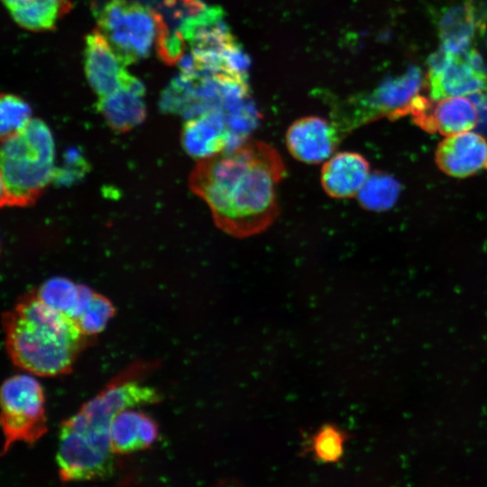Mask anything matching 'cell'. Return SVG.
I'll return each instance as SVG.
<instances>
[{"label": "cell", "mask_w": 487, "mask_h": 487, "mask_svg": "<svg viewBox=\"0 0 487 487\" xmlns=\"http://www.w3.org/2000/svg\"><path fill=\"white\" fill-rule=\"evenodd\" d=\"M284 175L282 159L272 146L245 141L198 161L188 182L208 206L216 225L242 238L273 223L279 214L277 188Z\"/></svg>", "instance_id": "cell-1"}, {"label": "cell", "mask_w": 487, "mask_h": 487, "mask_svg": "<svg viewBox=\"0 0 487 487\" xmlns=\"http://www.w3.org/2000/svg\"><path fill=\"white\" fill-rule=\"evenodd\" d=\"M152 363L136 362L119 372L92 400L62 421L56 461L63 482L98 480L115 472L110 432L115 416L125 409L158 403L161 393L142 384Z\"/></svg>", "instance_id": "cell-2"}, {"label": "cell", "mask_w": 487, "mask_h": 487, "mask_svg": "<svg viewBox=\"0 0 487 487\" xmlns=\"http://www.w3.org/2000/svg\"><path fill=\"white\" fill-rule=\"evenodd\" d=\"M2 326L12 363L38 376L70 372L79 354L94 338L45 305L35 291L24 294L13 309L2 315Z\"/></svg>", "instance_id": "cell-3"}, {"label": "cell", "mask_w": 487, "mask_h": 487, "mask_svg": "<svg viewBox=\"0 0 487 487\" xmlns=\"http://www.w3.org/2000/svg\"><path fill=\"white\" fill-rule=\"evenodd\" d=\"M54 151L51 130L40 119L2 140L1 206L34 203L55 176Z\"/></svg>", "instance_id": "cell-4"}, {"label": "cell", "mask_w": 487, "mask_h": 487, "mask_svg": "<svg viewBox=\"0 0 487 487\" xmlns=\"http://www.w3.org/2000/svg\"><path fill=\"white\" fill-rule=\"evenodd\" d=\"M178 31L190 48L196 72L247 78L250 60L223 20L217 7L188 14Z\"/></svg>", "instance_id": "cell-5"}, {"label": "cell", "mask_w": 487, "mask_h": 487, "mask_svg": "<svg viewBox=\"0 0 487 487\" xmlns=\"http://www.w3.org/2000/svg\"><path fill=\"white\" fill-rule=\"evenodd\" d=\"M96 17L98 30L126 65L150 54L165 23L158 12L129 0H109Z\"/></svg>", "instance_id": "cell-6"}, {"label": "cell", "mask_w": 487, "mask_h": 487, "mask_svg": "<svg viewBox=\"0 0 487 487\" xmlns=\"http://www.w3.org/2000/svg\"><path fill=\"white\" fill-rule=\"evenodd\" d=\"M2 455L18 441L32 445L47 432L45 399L41 384L28 374L7 378L1 386Z\"/></svg>", "instance_id": "cell-7"}, {"label": "cell", "mask_w": 487, "mask_h": 487, "mask_svg": "<svg viewBox=\"0 0 487 487\" xmlns=\"http://www.w3.org/2000/svg\"><path fill=\"white\" fill-rule=\"evenodd\" d=\"M427 63V82L433 100L487 90V73L473 50L457 53L442 46Z\"/></svg>", "instance_id": "cell-8"}, {"label": "cell", "mask_w": 487, "mask_h": 487, "mask_svg": "<svg viewBox=\"0 0 487 487\" xmlns=\"http://www.w3.org/2000/svg\"><path fill=\"white\" fill-rule=\"evenodd\" d=\"M422 85L419 69L410 67L403 74L381 83L372 93L354 102L356 124L380 115L397 117L409 113Z\"/></svg>", "instance_id": "cell-9"}, {"label": "cell", "mask_w": 487, "mask_h": 487, "mask_svg": "<svg viewBox=\"0 0 487 487\" xmlns=\"http://www.w3.org/2000/svg\"><path fill=\"white\" fill-rule=\"evenodd\" d=\"M432 104L418 96L412 102L409 114L414 121L427 132L446 136L471 131L478 121L474 103L462 96H452Z\"/></svg>", "instance_id": "cell-10"}, {"label": "cell", "mask_w": 487, "mask_h": 487, "mask_svg": "<svg viewBox=\"0 0 487 487\" xmlns=\"http://www.w3.org/2000/svg\"><path fill=\"white\" fill-rule=\"evenodd\" d=\"M339 143L336 126L319 116H307L295 121L286 133L289 153L309 164L325 162Z\"/></svg>", "instance_id": "cell-11"}, {"label": "cell", "mask_w": 487, "mask_h": 487, "mask_svg": "<svg viewBox=\"0 0 487 487\" xmlns=\"http://www.w3.org/2000/svg\"><path fill=\"white\" fill-rule=\"evenodd\" d=\"M84 56L87 78L98 96L115 91L131 77L127 65L98 29L87 36Z\"/></svg>", "instance_id": "cell-12"}, {"label": "cell", "mask_w": 487, "mask_h": 487, "mask_svg": "<svg viewBox=\"0 0 487 487\" xmlns=\"http://www.w3.org/2000/svg\"><path fill=\"white\" fill-rule=\"evenodd\" d=\"M232 139L221 108H212L188 118L180 137L183 149L198 161L211 158L232 147Z\"/></svg>", "instance_id": "cell-13"}, {"label": "cell", "mask_w": 487, "mask_h": 487, "mask_svg": "<svg viewBox=\"0 0 487 487\" xmlns=\"http://www.w3.org/2000/svg\"><path fill=\"white\" fill-rule=\"evenodd\" d=\"M436 161L446 174L465 178L487 170V141L467 131L446 136L437 146Z\"/></svg>", "instance_id": "cell-14"}, {"label": "cell", "mask_w": 487, "mask_h": 487, "mask_svg": "<svg viewBox=\"0 0 487 487\" xmlns=\"http://www.w3.org/2000/svg\"><path fill=\"white\" fill-rule=\"evenodd\" d=\"M144 92L142 83L131 75L118 89L99 96L96 107L112 129L128 132L145 119Z\"/></svg>", "instance_id": "cell-15"}, {"label": "cell", "mask_w": 487, "mask_h": 487, "mask_svg": "<svg viewBox=\"0 0 487 487\" xmlns=\"http://www.w3.org/2000/svg\"><path fill=\"white\" fill-rule=\"evenodd\" d=\"M370 176V165L361 154L341 152L327 159L321 170V184L327 195L335 198L357 196Z\"/></svg>", "instance_id": "cell-16"}, {"label": "cell", "mask_w": 487, "mask_h": 487, "mask_svg": "<svg viewBox=\"0 0 487 487\" xmlns=\"http://www.w3.org/2000/svg\"><path fill=\"white\" fill-rule=\"evenodd\" d=\"M159 434L157 423L145 413L125 409L112 423L110 445L115 455H125L150 447Z\"/></svg>", "instance_id": "cell-17"}, {"label": "cell", "mask_w": 487, "mask_h": 487, "mask_svg": "<svg viewBox=\"0 0 487 487\" xmlns=\"http://www.w3.org/2000/svg\"><path fill=\"white\" fill-rule=\"evenodd\" d=\"M14 20L31 31L52 29L70 8L67 0H3Z\"/></svg>", "instance_id": "cell-18"}, {"label": "cell", "mask_w": 487, "mask_h": 487, "mask_svg": "<svg viewBox=\"0 0 487 487\" xmlns=\"http://www.w3.org/2000/svg\"><path fill=\"white\" fill-rule=\"evenodd\" d=\"M474 28L473 11L468 4L448 9L439 23L443 46L457 53L466 51L473 38Z\"/></svg>", "instance_id": "cell-19"}, {"label": "cell", "mask_w": 487, "mask_h": 487, "mask_svg": "<svg viewBox=\"0 0 487 487\" xmlns=\"http://www.w3.org/2000/svg\"><path fill=\"white\" fill-rule=\"evenodd\" d=\"M400 193V185L393 177L376 172L370 174L356 197L363 207L383 211L394 206Z\"/></svg>", "instance_id": "cell-20"}, {"label": "cell", "mask_w": 487, "mask_h": 487, "mask_svg": "<svg viewBox=\"0 0 487 487\" xmlns=\"http://www.w3.org/2000/svg\"><path fill=\"white\" fill-rule=\"evenodd\" d=\"M35 292L45 305L72 318L78 299L79 284L68 278L53 277L45 280Z\"/></svg>", "instance_id": "cell-21"}, {"label": "cell", "mask_w": 487, "mask_h": 487, "mask_svg": "<svg viewBox=\"0 0 487 487\" xmlns=\"http://www.w3.org/2000/svg\"><path fill=\"white\" fill-rule=\"evenodd\" d=\"M31 114L30 106L23 98L3 94L0 100L1 139L22 132L31 121Z\"/></svg>", "instance_id": "cell-22"}, {"label": "cell", "mask_w": 487, "mask_h": 487, "mask_svg": "<svg viewBox=\"0 0 487 487\" xmlns=\"http://www.w3.org/2000/svg\"><path fill=\"white\" fill-rule=\"evenodd\" d=\"M115 313L112 302L106 297L96 292L90 306L75 324L84 335L94 336L106 328Z\"/></svg>", "instance_id": "cell-23"}, {"label": "cell", "mask_w": 487, "mask_h": 487, "mask_svg": "<svg viewBox=\"0 0 487 487\" xmlns=\"http://www.w3.org/2000/svg\"><path fill=\"white\" fill-rule=\"evenodd\" d=\"M345 435L334 427L318 430L312 439L311 447L316 456L325 462L338 460L344 451Z\"/></svg>", "instance_id": "cell-24"}]
</instances>
